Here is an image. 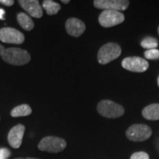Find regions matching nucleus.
<instances>
[{"instance_id": "1", "label": "nucleus", "mask_w": 159, "mask_h": 159, "mask_svg": "<svg viewBox=\"0 0 159 159\" xmlns=\"http://www.w3.org/2000/svg\"><path fill=\"white\" fill-rule=\"evenodd\" d=\"M3 61L9 64L14 66H22L30 61V55L27 51L20 48H8L4 51L2 55Z\"/></svg>"}, {"instance_id": "2", "label": "nucleus", "mask_w": 159, "mask_h": 159, "mask_svg": "<svg viewBox=\"0 0 159 159\" xmlns=\"http://www.w3.org/2000/svg\"><path fill=\"white\" fill-rule=\"evenodd\" d=\"M97 109L101 116L109 119L118 118L125 114V109L122 105L109 99L100 101L97 104Z\"/></svg>"}, {"instance_id": "3", "label": "nucleus", "mask_w": 159, "mask_h": 159, "mask_svg": "<svg viewBox=\"0 0 159 159\" xmlns=\"http://www.w3.org/2000/svg\"><path fill=\"white\" fill-rule=\"evenodd\" d=\"M122 53V48L118 43H107L99 49L97 54V60L100 64H107L118 58Z\"/></svg>"}, {"instance_id": "4", "label": "nucleus", "mask_w": 159, "mask_h": 159, "mask_svg": "<svg viewBox=\"0 0 159 159\" xmlns=\"http://www.w3.org/2000/svg\"><path fill=\"white\" fill-rule=\"evenodd\" d=\"M38 148L41 151L51 153L62 152L66 148V142L62 138L55 136H47L39 142Z\"/></svg>"}, {"instance_id": "5", "label": "nucleus", "mask_w": 159, "mask_h": 159, "mask_svg": "<svg viewBox=\"0 0 159 159\" xmlns=\"http://www.w3.org/2000/svg\"><path fill=\"white\" fill-rule=\"evenodd\" d=\"M152 135V130L148 125L135 124L129 127L126 130V136L133 142H144Z\"/></svg>"}, {"instance_id": "6", "label": "nucleus", "mask_w": 159, "mask_h": 159, "mask_svg": "<svg viewBox=\"0 0 159 159\" xmlns=\"http://www.w3.org/2000/svg\"><path fill=\"white\" fill-rule=\"evenodd\" d=\"M125 16L122 13L116 11L105 10L99 16V23L103 27H111L124 22Z\"/></svg>"}, {"instance_id": "7", "label": "nucleus", "mask_w": 159, "mask_h": 159, "mask_svg": "<svg viewBox=\"0 0 159 159\" xmlns=\"http://www.w3.org/2000/svg\"><path fill=\"white\" fill-rule=\"evenodd\" d=\"M122 66L125 69L134 72H144L149 68V63L146 60L136 56L125 57Z\"/></svg>"}, {"instance_id": "8", "label": "nucleus", "mask_w": 159, "mask_h": 159, "mask_svg": "<svg viewBox=\"0 0 159 159\" xmlns=\"http://www.w3.org/2000/svg\"><path fill=\"white\" fill-rule=\"evenodd\" d=\"M0 41L7 43L21 44L25 41V35L16 29L3 27L0 29Z\"/></svg>"}, {"instance_id": "9", "label": "nucleus", "mask_w": 159, "mask_h": 159, "mask_svg": "<svg viewBox=\"0 0 159 159\" xmlns=\"http://www.w3.org/2000/svg\"><path fill=\"white\" fill-rule=\"evenodd\" d=\"M130 2L128 0H95L94 5L98 9L108 11H125L128 9Z\"/></svg>"}, {"instance_id": "10", "label": "nucleus", "mask_w": 159, "mask_h": 159, "mask_svg": "<svg viewBox=\"0 0 159 159\" xmlns=\"http://www.w3.org/2000/svg\"><path fill=\"white\" fill-rule=\"evenodd\" d=\"M25 131V127L21 124L16 125L9 131L8 135H7V141L12 148L14 149L20 148L22 143Z\"/></svg>"}, {"instance_id": "11", "label": "nucleus", "mask_w": 159, "mask_h": 159, "mask_svg": "<svg viewBox=\"0 0 159 159\" xmlns=\"http://www.w3.org/2000/svg\"><path fill=\"white\" fill-rule=\"evenodd\" d=\"M66 30L69 35L79 37L85 30V25L83 21L76 18H70L66 22Z\"/></svg>"}, {"instance_id": "12", "label": "nucleus", "mask_w": 159, "mask_h": 159, "mask_svg": "<svg viewBox=\"0 0 159 159\" xmlns=\"http://www.w3.org/2000/svg\"><path fill=\"white\" fill-rule=\"evenodd\" d=\"M19 3L31 16L37 19L43 16L42 7H41L38 0H19Z\"/></svg>"}, {"instance_id": "13", "label": "nucleus", "mask_w": 159, "mask_h": 159, "mask_svg": "<svg viewBox=\"0 0 159 159\" xmlns=\"http://www.w3.org/2000/svg\"><path fill=\"white\" fill-rule=\"evenodd\" d=\"M142 116L148 120H159V104L153 103L146 106L142 110Z\"/></svg>"}, {"instance_id": "14", "label": "nucleus", "mask_w": 159, "mask_h": 159, "mask_svg": "<svg viewBox=\"0 0 159 159\" xmlns=\"http://www.w3.org/2000/svg\"><path fill=\"white\" fill-rule=\"evenodd\" d=\"M17 21L19 25L25 30L30 31L34 28V22L31 18L26 13H19L17 15Z\"/></svg>"}, {"instance_id": "15", "label": "nucleus", "mask_w": 159, "mask_h": 159, "mask_svg": "<svg viewBox=\"0 0 159 159\" xmlns=\"http://www.w3.org/2000/svg\"><path fill=\"white\" fill-rule=\"evenodd\" d=\"M31 113V107L27 104H22L15 107V108L11 111V115L12 117L27 116L30 115Z\"/></svg>"}, {"instance_id": "16", "label": "nucleus", "mask_w": 159, "mask_h": 159, "mask_svg": "<svg viewBox=\"0 0 159 159\" xmlns=\"http://www.w3.org/2000/svg\"><path fill=\"white\" fill-rule=\"evenodd\" d=\"M42 5L43 9L46 10L47 13L49 16L57 14L61 8V5L58 3L52 1V0H44L43 2Z\"/></svg>"}, {"instance_id": "17", "label": "nucleus", "mask_w": 159, "mask_h": 159, "mask_svg": "<svg viewBox=\"0 0 159 159\" xmlns=\"http://www.w3.org/2000/svg\"><path fill=\"white\" fill-rule=\"evenodd\" d=\"M141 46L143 48L148 49H156L158 46V40L152 37H147L141 42Z\"/></svg>"}, {"instance_id": "18", "label": "nucleus", "mask_w": 159, "mask_h": 159, "mask_svg": "<svg viewBox=\"0 0 159 159\" xmlns=\"http://www.w3.org/2000/svg\"><path fill=\"white\" fill-rule=\"evenodd\" d=\"M144 57L149 60L159 59V49H148L144 52Z\"/></svg>"}, {"instance_id": "19", "label": "nucleus", "mask_w": 159, "mask_h": 159, "mask_svg": "<svg viewBox=\"0 0 159 159\" xmlns=\"http://www.w3.org/2000/svg\"><path fill=\"white\" fill-rule=\"evenodd\" d=\"M130 159H150V156L147 152L141 151V152H134Z\"/></svg>"}, {"instance_id": "20", "label": "nucleus", "mask_w": 159, "mask_h": 159, "mask_svg": "<svg viewBox=\"0 0 159 159\" xmlns=\"http://www.w3.org/2000/svg\"><path fill=\"white\" fill-rule=\"evenodd\" d=\"M11 152L8 149L1 148L0 149V159H7L11 156Z\"/></svg>"}, {"instance_id": "21", "label": "nucleus", "mask_w": 159, "mask_h": 159, "mask_svg": "<svg viewBox=\"0 0 159 159\" xmlns=\"http://www.w3.org/2000/svg\"><path fill=\"white\" fill-rule=\"evenodd\" d=\"M0 3L5 6H7V7H10V6H12L14 4V1H13V0H0Z\"/></svg>"}, {"instance_id": "22", "label": "nucleus", "mask_w": 159, "mask_h": 159, "mask_svg": "<svg viewBox=\"0 0 159 159\" xmlns=\"http://www.w3.org/2000/svg\"><path fill=\"white\" fill-rule=\"evenodd\" d=\"M5 14V11H4L2 8H0V19L4 20L5 19V17H4V15Z\"/></svg>"}, {"instance_id": "23", "label": "nucleus", "mask_w": 159, "mask_h": 159, "mask_svg": "<svg viewBox=\"0 0 159 159\" xmlns=\"http://www.w3.org/2000/svg\"><path fill=\"white\" fill-rule=\"evenodd\" d=\"M5 47H3L2 45H1L0 44V56H2V55L3 54V52H4V51H5Z\"/></svg>"}, {"instance_id": "24", "label": "nucleus", "mask_w": 159, "mask_h": 159, "mask_svg": "<svg viewBox=\"0 0 159 159\" xmlns=\"http://www.w3.org/2000/svg\"><path fill=\"white\" fill-rule=\"evenodd\" d=\"M14 159H39L37 158H31V157H27V158H16Z\"/></svg>"}, {"instance_id": "25", "label": "nucleus", "mask_w": 159, "mask_h": 159, "mask_svg": "<svg viewBox=\"0 0 159 159\" xmlns=\"http://www.w3.org/2000/svg\"><path fill=\"white\" fill-rule=\"evenodd\" d=\"M61 2H62L63 3L68 4V3H69V2H70V1H69V0H62V1H61Z\"/></svg>"}, {"instance_id": "26", "label": "nucleus", "mask_w": 159, "mask_h": 159, "mask_svg": "<svg viewBox=\"0 0 159 159\" xmlns=\"http://www.w3.org/2000/svg\"><path fill=\"white\" fill-rule=\"evenodd\" d=\"M158 85L159 86V76L158 77Z\"/></svg>"}, {"instance_id": "27", "label": "nucleus", "mask_w": 159, "mask_h": 159, "mask_svg": "<svg viewBox=\"0 0 159 159\" xmlns=\"http://www.w3.org/2000/svg\"><path fill=\"white\" fill-rule=\"evenodd\" d=\"M158 35H159V26H158Z\"/></svg>"}, {"instance_id": "28", "label": "nucleus", "mask_w": 159, "mask_h": 159, "mask_svg": "<svg viewBox=\"0 0 159 159\" xmlns=\"http://www.w3.org/2000/svg\"></svg>"}]
</instances>
